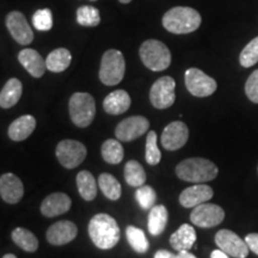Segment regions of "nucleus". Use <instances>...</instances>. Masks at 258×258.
<instances>
[{
  "mask_svg": "<svg viewBox=\"0 0 258 258\" xmlns=\"http://www.w3.org/2000/svg\"><path fill=\"white\" fill-rule=\"evenodd\" d=\"M189 139V129L185 123L173 121L167 124L161 134V145L167 151H177L186 144Z\"/></svg>",
  "mask_w": 258,
  "mask_h": 258,
  "instance_id": "14",
  "label": "nucleus"
},
{
  "mask_svg": "<svg viewBox=\"0 0 258 258\" xmlns=\"http://www.w3.org/2000/svg\"><path fill=\"white\" fill-rule=\"evenodd\" d=\"M6 27L15 41L22 46H28L34 41V32L22 12H10L6 16Z\"/></svg>",
  "mask_w": 258,
  "mask_h": 258,
  "instance_id": "13",
  "label": "nucleus"
},
{
  "mask_svg": "<svg viewBox=\"0 0 258 258\" xmlns=\"http://www.w3.org/2000/svg\"><path fill=\"white\" fill-rule=\"evenodd\" d=\"M176 82L172 77H161L153 84L150 91V101L157 109H167L176 101Z\"/></svg>",
  "mask_w": 258,
  "mask_h": 258,
  "instance_id": "8",
  "label": "nucleus"
},
{
  "mask_svg": "<svg viewBox=\"0 0 258 258\" xmlns=\"http://www.w3.org/2000/svg\"><path fill=\"white\" fill-rule=\"evenodd\" d=\"M89 235L98 249H112L120 240V227L109 214H96L89 222Z\"/></svg>",
  "mask_w": 258,
  "mask_h": 258,
  "instance_id": "1",
  "label": "nucleus"
},
{
  "mask_svg": "<svg viewBox=\"0 0 258 258\" xmlns=\"http://www.w3.org/2000/svg\"><path fill=\"white\" fill-rule=\"evenodd\" d=\"M125 235H127L129 245L135 252L145 253L150 249V243H148L146 234L140 228L135 227V226H128L125 228Z\"/></svg>",
  "mask_w": 258,
  "mask_h": 258,
  "instance_id": "31",
  "label": "nucleus"
},
{
  "mask_svg": "<svg viewBox=\"0 0 258 258\" xmlns=\"http://www.w3.org/2000/svg\"><path fill=\"white\" fill-rule=\"evenodd\" d=\"M135 198H137L139 206L145 211H148L154 207V203L157 201V194L152 186L141 185L135 192Z\"/></svg>",
  "mask_w": 258,
  "mask_h": 258,
  "instance_id": "33",
  "label": "nucleus"
},
{
  "mask_svg": "<svg viewBox=\"0 0 258 258\" xmlns=\"http://www.w3.org/2000/svg\"><path fill=\"white\" fill-rule=\"evenodd\" d=\"M161 153L157 145L156 132H148L146 138V161L150 165H158L160 163Z\"/></svg>",
  "mask_w": 258,
  "mask_h": 258,
  "instance_id": "35",
  "label": "nucleus"
},
{
  "mask_svg": "<svg viewBox=\"0 0 258 258\" xmlns=\"http://www.w3.org/2000/svg\"><path fill=\"white\" fill-rule=\"evenodd\" d=\"M71 61H72V55H71L70 50L66 49V48H57L47 56V70L54 73L63 72V71L69 69Z\"/></svg>",
  "mask_w": 258,
  "mask_h": 258,
  "instance_id": "25",
  "label": "nucleus"
},
{
  "mask_svg": "<svg viewBox=\"0 0 258 258\" xmlns=\"http://www.w3.org/2000/svg\"><path fill=\"white\" fill-rule=\"evenodd\" d=\"M131 103L132 99L127 91L116 90L105 97L104 101H103V108H104L105 112L110 115H121L128 110Z\"/></svg>",
  "mask_w": 258,
  "mask_h": 258,
  "instance_id": "20",
  "label": "nucleus"
},
{
  "mask_svg": "<svg viewBox=\"0 0 258 258\" xmlns=\"http://www.w3.org/2000/svg\"><path fill=\"white\" fill-rule=\"evenodd\" d=\"M69 109L71 120L79 128L89 127L95 118L96 103L90 93H74L70 98Z\"/></svg>",
  "mask_w": 258,
  "mask_h": 258,
  "instance_id": "5",
  "label": "nucleus"
},
{
  "mask_svg": "<svg viewBox=\"0 0 258 258\" xmlns=\"http://www.w3.org/2000/svg\"><path fill=\"white\" fill-rule=\"evenodd\" d=\"M78 234V227L69 220L57 221L48 228L47 240L51 245H64L76 239Z\"/></svg>",
  "mask_w": 258,
  "mask_h": 258,
  "instance_id": "15",
  "label": "nucleus"
},
{
  "mask_svg": "<svg viewBox=\"0 0 258 258\" xmlns=\"http://www.w3.org/2000/svg\"><path fill=\"white\" fill-rule=\"evenodd\" d=\"M239 62L245 69L252 67L253 64L258 62V37L253 38L249 43L245 46V48L241 50L239 56Z\"/></svg>",
  "mask_w": 258,
  "mask_h": 258,
  "instance_id": "34",
  "label": "nucleus"
},
{
  "mask_svg": "<svg viewBox=\"0 0 258 258\" xmlns=\"http://www.w3.org/2000/svg\"><path fill=\"white\" fill-rule=\"evenodd\" d=\"M77 22L83 27H96L101 22V15L93 6L84 5L77 11Z\"/></svg>",
  "mask_w": 258,
  "mask_h": 258,
  "instance_id": "32",
  "label": "nucleus"
},
{
  "mask_svg": "<svg viewBox=\"0 0 258 258\" xmlns=\"http://www.w3.org/2000/svg\"><path fill=\"white\" fill-rule=\"evenodd\" d=\"M24 195V185L14 173H5L0 177V196L6 203L16 205Z\"/></svg>",
  "mask_w": 258,
  "mask_h": 258,
  "instance_id": "16",
  "label": "nucleus"
},
{
  "mask_svg": "<svg viewBox=\"0 0 258 258\" xmlns=\"http://www.w3.org/2000/svg\"><path fill=\"white\" fill-rule=\"evenodd\" d=\"M71 205L72 201L67 194L53 192L42 201L41 213L47 218H54L69 212Z\"/></svg>",
  "mask_w": 258,
  "mask_h": 258,
  "instance_id": "17",
  "label": "nucleus"
},
{
  "mask_svg": "<svg viewBox=\"0 0 258 258\" xmlns=\"http://www.w3.org/2000/svg\"><path fill=\"white\" fill-rule=\"evenodd\" d=\"M98 185L105 198L111 201H117L121 198L122 188L120 182L110 173H102L98 177Z\"/></svg>",
  "mask_w": 258,
  "mask_h": 258,
  "instance_id": "29",
  "label": "nucleus"
},
{
  "mask_svg": "<svg viewBox=\"0 0 258 258\" xmlns=\"http://www.w3.org/2000/svg\"><path fill=\"white\" fill-rule=\"evenodd\" d=\"M12 240L17 246L21 247L22 250L27 251V252H35L38 249V240L32 232L27 228L18 227L14 230L11 234Z\"/></svg>",
  "mask_w": 258,
  "mask_h": 258,
  "instance_id": "27",
  "label": "nucleus"
},
{
  "mask_svg": "<svg viewBox=\"0 0 258 258\" xmlns=\"http://www.w3.org/2000/svg\"><path fill=\"white\" fill-rule=\"evenodd\" d=\"M211 258H230L227 253L224 252L222 250H214L213 252L211 253Z\"/></svg>",
  "mask_w": 258,
  "mask_h": 258,
  "instance_id": "40",
  "label": "nucleus"
},
{
  "mask_svg": "<svg viewBox=\"0 0 258 258\" xmlns=\"http://www.w3.org/2000/svg\"><path fill=\"white\" fill-rule=\"evenodd\" d=\"M3 258H17V257L12 253H8V254H5V256H3Z\"/></svg>",
  "mask_w": 258,
  "mask_h": 258,
  "instance_id": "42",
  "label": "nucleus"
},
{
  "mask_svg": "<svg viewBox=\"0 0 258 258\" xmlns=\"http://www.w3.org/2000/svg\"><path fill=\"white\" fill-rule=\"evenodd\" d=\"M218 166L206 158H189L176 166V175L179 179L190 183H206L217 178Z\"/></svg>",
  "mask_w": 258,
  "mask_h": 258,
  "instance_id": "2",
  "label": "nucleus"
},
{
  "mask_svg": "<svg viewBox=\"0 0 258 258\" xmlns=\"http://www.w3.org/2000/svg\"><path fill=\"white\" fill-rule=\"evenodd\" d=\"M101 152L103 159L111 165L120 164L124 157L123 147H122L120 141L115 140V139H109V140L104 141L102 145Z\"/></svg>",
  "mask_w": 258,
  "mask_h": 258,
  "instance_id": "28",
  "label": "nucleus"
},
{
  "mask_svg": "<svg viewBox=\"0 0 258 258\" xmlns=\"http://www.w3.org/2000/svg\"><path fill=\"white\" fill-rule=\"evenodd\" d=\"M35 128H36V120L34 116L24 115L10 124L8 134L11 140L23 141L34 133Z\"/></svg>",
  "mask_w": 258,
  "mask_h": 258,
  "instance_id": "21",
  "label": "nucleus"
},
{
  "mask_svg": "<svg viewBox=\"0 0 258 258\" xmlns=\"http://www.w3.org/2000/svg\"><path fill=\"white\" fill-rule=\"evenodd\" d=\"M124 179L131 186H141L146 182V172L137 160H129L124 166Z\"/></svg>",
  "mask_w": 258,
  "mask_h": 258,
  "instance_id": "30",
  "label": "nucleus"
},
{
  "mask_svg": "<svg viewBox=\"0 0 258 258\" xmlns=\"http://www.w3.org/2000/svg\"><path fill=\"white\" fill-rule=\"evenodd\" d=\"M148 127H150V121L146 117L131 116L117 124L115 129V135L120 141L129 143V141H133L147 133Z\"/></svg>",
  "mask_w": 258,
  "mask_h": 258,
  "instance_id": "12",
  "label": "nucleus"
},
{
  "mask_svg": "<svg viewBox=\"0 0 258 258\" xmlns=\"http://www.w3.org/2000/svg\"><path fill=\"white\" fill-rule=\"evenodd\" d=\"M18 61L34 78H41L47 70L46 60H43L38 51L30 48L19 51Z\"/></svg>",
  "mask_w": 258,
  "mask_h": 258,
  "instance_id": "19",
  "label": "nucleus"
},
{
  "mask_svg": "<svg viewBox=\"0 0 258 258\" xmlns=\"http://www.w3.org/2000/svg\"><path fill=\"white\" fill-rule=\"evenodd\" d=\"M178 256L179 258H196V256H194V254L190 253L189 251H179Z\"/></svg>",
  "mask_w": 258,
  "mask_h": 258,
  "instance_id": "41",
  "label": "nucleus"
},
{
  "mask_svg": "<svg viewBox=\"0 0 258 258\" xmlns=\"http://www.w3.org/2000/svg\"><path fill=\"white\" fill-rule=\"evenodd\" d=\"M257 171H258V169H257Z\"/></svg>",
  "mask_w": 258,
  "mask_h": 258,
  "instance_id": "44",
  "label": "nucleus"
},
{
  "mask_svg": "<svg viewBox=\"0 0 258 258\" xmlns=\"http://www.w3.org/2000/svg\"><path fill=\"white\" fill-rule=\"evenodd\" d=\"M225 219V211L213 203H202L194 207L190 213V221L202 228H211L220 225Z\"/></svg>",
  "mask_w": 258,
  "mask_h": 258,
  "instance_id": "10",
  "label": "nucleus"
},
{
  "mask_svg": "<svg viewBox=\"0 0 258 258\" xmlns=\"http://www.w3.org/2000/svg\"><path fill=\"white\" fill-rule=\"evenodd\" d=\"M154 258H179V256L167 250H158L154 254Z\"/></svg>",
  "mask_w": 258,
  "mask_h": 258,
  "instance_id": "39",
  "label": "nucleus"
},
{
  "mask_svg": "<svg viewBox=\"0 0 258 258\" xmlns=\"http://www.w3.org/2000/svg\"><path fill=\"white\" fill-rule=\"evenodd\" d=\"M214 191L209 185L196 184L183 190L179 195V203L185 208H194L209 201Z\"/></svg>",
  "mask_w": 258,
  "mask_h": 258,
  "instance_id": "18",
  "label": "nucleus"
},
{
  "mask_svg": "<svg viewBox=\"0 0 258 258\" xmlns=\"http://www.w3.org/2000/svg\"><path fill=\"white\" fill-rule=\"evenodd\" d=\"M125 72V61L120 50L109 49L103 54L99 79L104 85L114 86L122 82Z\"/></svg>",
  "mask_w": 258,
  "mask_h": 258,
  "instance_id": "6",
  "label": "nucleus"
},
{
  "mask_svg": "<svg viewBox=\"0 0 258 258\" xmlns=\"http://www.w3.org/2000/svg\"><path fill=\"white\" fill-rule=\"evenodd\" d=\"M245 241H246L250 251H252V252L258 254V233L247 234L246 237H245Z\"/></svg>",
  "mask_w": 258,
  "mask_h": 258,
  "instance_id": "38",
  "label": "nucleus"
},
{
  "mask_svg": "<svg viewBox=\"0 0 258 258\" xmlns=\"http://www.w3.org/2000/svg\"><path fill=\"white\" fill-rule=\"evenodd\" d=\"M32 23L35 29L40 31H48L53 28V15L49 9L37 10L32 16Z\"/></svg>",
  "mask_w": 258,
  "mask_h": 258,
  "instance_id": "36",
  "label": "nucleus"
},
{
  "mask_svg": "<svg viewBox=\"0 0 258 258\" xmlns=\"http://www.w3.org/2000/svg\"><path fill=\"white\" fill-rule=\"evenodd\" d=\"M22 92H23V85L21 80L17 78L9 79L0 92V106L3 109L12 108L21 99Z\"/></svg>",
  "mask_w": 258,
  "mask_h": 258,
  "instance_id": "23",
  "label": "nucleus"
},
{
  "mask_svg": "<svg viewBox=\"0 0 258 258\" xmlns=\"http://www.w3.org/2000/svg\"><path fill=\"white\" fill-rule=\"evenodd\" d=\"M167 220H169V213H167L165 206H154L151 209L150 215H148V232L154 235V237L160 235L164 232V230H165Z\"/></svg>",
  "mask_w": 258,
  "mask_h": 258,
  "instance_id": "24",
  "label": "nucleus"
},
{
  "mask_svg": "<svg viewBox=\"0 0 258 258\" xmlns=\"http://www.w3.org/2000/svg\"><path fill=\"white\" fill-rule=\"evenodd\" d=\"M201 16L196 10L177 6L164 15L163 25L172 34L183 35L198 30L201 25Z\"/></svg>",
  "mask_w": 258,
  "mask_h": 258,
  "instance_id": "3",
  "label": "nucleus"
},
{
  "mask_svg": "<svg viewBox=\"0 0 258 258\" xmlns=\"http://www.w3.org/2000/svg\"><path fill=\"white\" fill-rule=\"evenodd\" d=\"M132 0H120V3H122V4H128V3H131Z\"/></svg>",
  "mask_w": 258,
  "mask_h": 258,
  "instance_id": "43",
  "label": "nucleus"
},
{
  "mask_svg": "<svg viewBox=\"0 0 258 258\" xmlns=\"http://www.w3.org/2000/svg\"><path fill=\"white\" fill-rule=\"evenodd\" d=\"M184 78L186 89L195 97H208L218 89L217 82L199 69L186 70Z\"/></svg>",
  "mask_w": 258,
  "mask_h": 258,
  "instance_id": "9",
  "label": "nucleus"
},
{
  "mask_svg": "<svg viewBox=\"0 0 258 258\" xmlns=\"http://www.w3.org/2000/svg\"><path fill=\"white\" fill-rule=\"evenodd\" d=\"M245 93L251 102L258 104V70L253 71L245 84Z\"/></svg>",
  "mask_w": 258,
  "mask_h": 258,
  "instance_id": "37",
  "label": "nucleus"
},
{
  "mask_svg": "<svg viewBox=\"0 0 258 258\" xmlns=\"http://www.w3.org/2000/svg\"><path fill=\"white\" fill-rule=\"evenodd\" d=\"M140 57L145 66L154 72L166 70L171 63V53L163 42L158 40H147L141 44Z\"/></svg>",
  "mask_w": 258,
  "mask_h": 258,
  "instance_id": "4",
  "label": "nucleus"
},
{
  "mask_svg": "<svg viewBox=\"0 0 258 258\" xmlns=\"http://www.w3.org/2000/svg\"><path fill=\"white\" fill-rule=\"evenodd\" d=\"M215 243L219 249L224 251L228 256L234 258H246L250 249L246 241L241 239L238 234L230 230H220L215 234Z\"/></svg>",
  "mask_w": 258,
  "mask_h": 258,
  "instance_id": "11",
  "label": "nucleus"
},
{
  "mask_svg": "<svg viewBox=\"0 0 258 258\" xmlns=\"http://www.w3.org/2000/svg\"><path fill=\"white\" fill-rule=\"evenodd\" d=\"M77 186L80 196L85 201H93L97 196V183L95 177L89 171H80L77 176Z\"/></svg>",
  "mask_w": 258,
  "mask_h": 258,
  "instance_id": "26",
  "label": "nucleus"
},
{
  "mask_svg": "<svg viewBox=\"0 0 258 258\" xmlns=\"http://www.w3.org/2000/svg\"><path fill=\"white\" fill-rule=\"evenodd\" d=\"M55 154L59 163L66 169H76L85 160L86 147L77 140H62L57 144Z\"/></svg>",
  "mask_w": 258,
  "mask_h": 258,
  "instance_id": "7",
  "label": "nucleus"
},
{
  "mask_svg": "<svg viewBox=\"0 0 258 258\" xmlns=\"http://www.w3.org/2000/svg\"><path fill=\"white\" fill-rule=\"evenodd\" d=\"M198 235L195 228L189 224H183L170 237V244L176 251H189L195 244Z\"/></svg>",
  "mask_w": 258,
  "mask_h": 258,
  "instance_id": "22",
  "label": "nucleus"
}]
</instances>
